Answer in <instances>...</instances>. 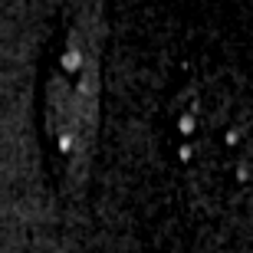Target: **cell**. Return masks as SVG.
I'll use <instances>...</instances> for the list:
<instances>
[{"mask_svg": "<svg viewBox=\"0 0 253 253\" xmlns=\"http://www.w3.org/2000/svg\"><path fill=\"white\" fill-rule=\"evenodd\" d=\"M105 37V0H69L43 59L40 138L53 184L66 201H83L92 181L102 125Z\"/></svg>", "mask_w": 253, "mask_h": 253, "instance_id": "6da1fadb", "label": "cell"}]
</instances>
